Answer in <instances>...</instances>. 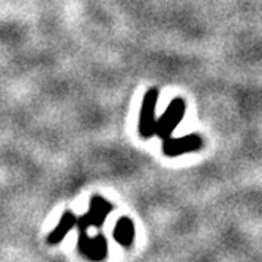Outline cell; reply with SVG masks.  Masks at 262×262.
I'll return each instance as SVG.
<instances>
[{
	"label": "cell",
	"mask_w": 262,
	"mask_h": 262,
	"mask_svg": "<svg viewBox=\"0 0 262 262\" xmlns=\"http://www.w3.org/2000/svg\"><path fill=\"white\" fill-rule=\"evenodd\" d=\"M78 248L85 259L92 262H101L107 256V240L103 234L89 237L87 231H79Z\"/></svg>",
	"instance_id": "obj_4"
},
{
	"label": "cell",
	"mask_w": 262,
	"mask_h": 262,
	"mask_svg": "<svg viewBox=\"0 0 262 262\" xmlns=\"http://www.w3.org/2000/svg\"><path fill=\"white\" fill-rule=\"evenodd\" d=\"M135 235H136V228L135 223L131 221V218L128 216H120L119 221L114 226V238L123 248H129L135 242Z\"/></svg>",
	"instance_id": "obj_6"
},
{
	"label": "cell",
	"mask_w": 262,
	"mask_h": 262,
	"mask_svg": "<svg viewBox=\"0 0 262 262\" xmlns=\"http://www.w3.org/2000/svg\"><path fill=\"white\" fill-rule=\"evenodd\" d=\"M112 210H114V205H112L109 201H106L101 196H93L90 199L89 212L84 213L81 218H78L76 226L79 228V231H87L89 228L101 229L104 221H106V218H107V215Z\"/></svg>",
	"instance_id": "obj_1"
},
{
	"label": "cell",
	"mask_w": 262,
	"mask_h": 262,
	"mask_svg": "<svg viewBox=\"0 0 262 262\" xmlns=\"http://www.w3.org/2000/svg\"><path fill=\"white\" fill-rule=\"evenodd\" d=\"M157 101H158V90L150 89L142 100L141 106V114H139V135L144 139H150L155 135V126H157V116H155V109H157Z\"/></svg>",
	"instance_id": "obj_3"
},
{
	"label": "cell",
	"mask_w": 262,
	"mask_h": 262,
	"mask_svg": "<svg viewBox=\"0 0 262 262\" xmlns=\"http://www.w3.org/2000/svg\"><path fill=\"white\" fill-rule=\"evenodd\" d=\"M185 116V101L182 98H174L171 104L166 107L163 116L157 119V126H155V135L160 136L161 139L171 138L174 129L179 126Z\"/></svg>",
	"instance_id": "obj_2"
},
{
	"label": "cell",
	"mask_w": 262,
	"mask_h": 262,
	"mask_svg": "<svg viewBox=\"0 0 262 262\" xmlns=\"http://www.w3.org/2000/svg\"><path fill=\"white\" fill-rule=\"evenodd\" d=\"M204 147V139L198 135H186L182 138L163 139V154L169 158L180 157L183 154H191Z\"/></svg>",
	"instance_id": "obj_5"
},
{
	"label": "cell",
	"mask_w": 262,
	"mask_h": 262,
	"mask_svg": "<svg viewBox=\"0 0 262 262\" xmlns=\"http://www.w3.org/2000/svg\"><path fill=\"white\" fill-rule=\"evenodd\" d=\"M76 223H78V216L71 213V212H65L59 221V224L55 226V229L48 235V242L51 243V245H57L59 242H62L67 234L76 226Z\"/></svg>",
	"instance_id": "obj_7"
}]
</instances>
